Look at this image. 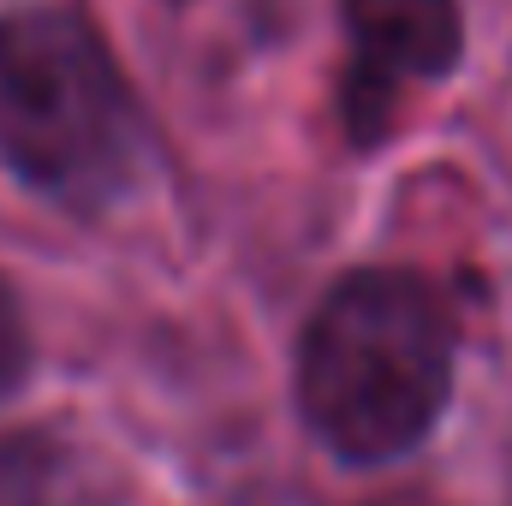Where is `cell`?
I'll use <instances>...</instances> for the list:
<instances>
[{
	"mask_svg": "<svg viewBox=\"0 0 512 506\" xmlns=\"http://www.w3.org/2000/svg\"><path fill=\"white\" fill-rule=\"evenodd\" d=\"M0 161L54 203H114L143 167V114L102 36L60 6L0 18Z\"/></svg>",
	"mask_w": 512,
	"mask_h": 506,
	"instance_id": "7a4b0ae2",
	"label": "cell"
},
{
	"mask_svg": "<svg viewBox=\"0 0 512 506\" xmlns=\"http://www.w3.org/2000/svg\"><path fill=\"white\" fill-rule=\"evenodd\" d=\"M370 506H441V501L423 495V489H399V495H382V501H370Z\"/></svg>",
	"mask_w": 512,
	"mask_h": 506,
	"instance_id": "8992f818",
	"label": "cell"
},
{
	"mask_svg": "<svg viewBox=\"0 0 512 506\" xmlns=\"http://www.w3.org/2000/svg\"><path fill=\"white\" fill-rule=\"evenodd\" d=\"M453 393V316L423 274L358 268L310 316L298 411L352 465L411 453Z\"/></svg>",
	"mask_w": 512,
	"mask_h": 506,
	"instance_id": "6da1fadb",
	"label": "cell"
},
{
	"mask_svg": "<svg viewBox=\"0 0 512 506\" xmlns=\"http://www.w3.org/2000/svg\"><path fill=\"white\" fill-rule=\"evenodd\" d=\"M352 66H346V131L376 143L393 126V102L405 84L447 78L465 48L459 0H340Z\"/></svg>",
	"mask_w": 512,
	"mask_h": 506,
	"instance_id": "3957f363",
	"label": "cell"
},
{
	"mask_svg": "<svg viewBox=\"0 0 512 506\" xmlns=\"http://www.w3.org/2000/svg\"><path fill=\"white\" fill-rule=\"evenodd\" d=\"M24 376H30V328L18 316L12 286L0 280V393H12Z\"/></svg>",
	"mask_w": 512,
	"mask_h": 506,
	"instance_id": "5b68a950",
	"label": "cell"
},
{
	"mask_svg": "<svg viewBox=\"0 0 512 506\" xmlns=\"http://www.w3.org/2000/svg\"><path fill=\"white\" fill-rule=\"evenodd\" d=\"M0 506H114L108 465L48 429L0 441Z\"/></svg>",
	"mask_w": 512,
	"mask_h": 506,
	"instance_id": "277c9868",
	"label": "cell"
}]
</instances>
